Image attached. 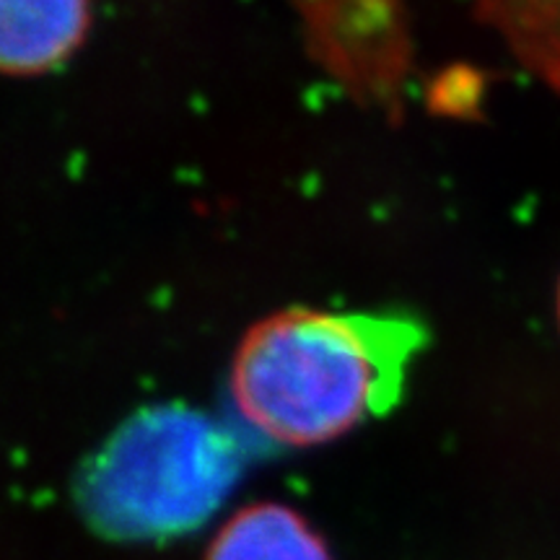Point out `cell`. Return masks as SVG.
Masks as SVG:
<instances>
[{
    "label": "cell",
    "mask_w": 560,
    "mask_h": 560,
    "mask_svg": "<svg viewBox=\"0 0 560 560\" xmlns=\"http://www.w3.org/2000/svg\"><path fill=\"white\" fill-rule=\"evenodd\" d=\"M94 0H0V73L42 75L81 50Z\"/></svg>",
    "instance_id": "3"
},
{
    "label": "cell",
    "mask_w": 560,
    "mask_h": 560,
    "mask_svg": "<svg viewBox=\"0 0 560 560\" xmlns=\"http://www.w3.org/2000/svg\"><path fill=\"white\" fill-rule=\"evenodd\" d=\"M244 465L247 450L229 423L182 402L149 405L86 459L79 501L104 535L174 537L221 509Z\"/></svg>",
    "instance_id": "2"
},
{
    "label": "cell",
    "mask_w": 560,
    "mask_h": 560,
    "mask_svg": "<svg viewBox=\"0 0 560 560\" xmlns=\"http://www.w3.org/2000/svg\"><path fill=\"white\" fill-rule=\"evenodd\" d=\"M520 66L560 96V0H475Z\"/></svg>",
    "instance_id": "5"
},
{
    "label": "cell",
    "mask_w": 560,
    "mask_h": 560,
    "mask_svg": "<svg viewBox=\"0 0 560 560\" xmlns=\"http://www.w3.org/2000/svg\"><path fill=\"white\" fill-rule=\"evenodd\" d=\"M208 560H330V552L299 511L255 503L223 524Z\"/></svg>",
    "instance_id": "4"
},
{
    "label": "cell",
    "mask_w": 560,
    "mask_h": 560,
    "mask_svg": "<svg viewBox=\"0 0 560 560\" xmlns=\"http://www.w3.org/2000/svg\"><path fill=\"white\" fill-rule=\"evenodd\" d=\"M558 312H560V293H558Z\"/></svg>",
    "instance_id": "6"
},
{
    "label": "cell",
    "mask_w": 560,
    "mask_h": 560,
    "mask_svg": "<svg viewBox=\"0 0 560 560\" xmlns=\"http://www.w3.org/2000/svg\"><path fill=\"white\" fill-rule=\"evenodd\" d=\"M425 340L408 312L289 306L244 332L231 361V402L270 444H330L400 405Z\"/></svg>",
    "instance_id": "1"
}]
</instances>
